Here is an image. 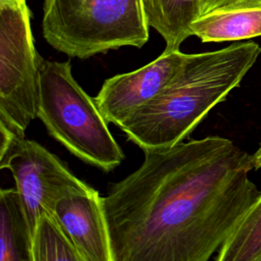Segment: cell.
I'll return each mask as SVG.
<instances>
[{
	"label": "cell",
	"mask_w": 261,
	"mask_h": 261,
	"mask_svg": "<svg viewBox=\"0 0 261 261\" xmlns=\"http://www.w3.org/2000/svg\"><path fill=\"white\" fill-rule=\"evenodd\" d=\"M188 54L165 51L150 63L104 81L94 100L108 123L118 127L159 95L175 76Z\"/></svg>",
	"instance_id": "7"
},
{
	"label": "cell",
	"mask_w": 261,
	"mask_h": 261,
	"mask_svg": "<svg viewBox=\"0 0 261 261\" xmlns=\"http://www.w3.org/2000/svg\"><path fill=\"white\" fill-rule=\"evenodd\" d=\"M244 0H202V15L216 9L224 8Z\"/></svg>",
	"instance_id": "14"
},
{
	"label": "cell",
	"mask_w": 261,
	"mask_h": 261,
	"mask_svg": "<svg viewBox=\"0 0 261 261\" xmlns=\"http://www.w3.org/2000/svg\"><path fill=\"white\" fill-rule=\"evenodd\" d=\"M261 254V195L217 251V261H256Z\"/></svg>",
	"instance_id": "12"
},
{
	"label": "cell",
	"mask_w": 261,
	"mask_h": 261,
	"mask_svg": "<svg viewBox=\"0 0 261 261\" xmlns=\"http://www.w3.org/2000/svg\"><path fill=\"white\" fill-rule=\"evenodd\" d=\"M149 27L165 41V51L179 50L193 36L192 23L202 15V0H143Z\"/></svg>",
	"instance_id": "10"
},
{
	"label": "cell",
	"mask_w": 261,
	"mask_h": 261,
	"mask_svg": "<svg viewBox=\"0 0 261 261\" xmlns=\"http://www.w3.org/2000/svg\"><path fill=\"white\" fill-rule=\"evenodd\" d=\"M143 0H44L46 42L68 57L87 59L149 40Z\"/></svg>",
	"instance_id": "4"
},
{
	"label": "cell",
	"mask_w": 261,
	"mask_h": 261,
	"mask_svg": "<svg viewBox=\"0 0 261 261\" xmlns=\"http://www.w3.org/2000/svg\"><path fill=\"white\" fill-rule=\"evenodd\" d=\"M38 118L53 139L89 165L109 172L124 159L94 97L73 77L70 60L41 57Z\"/></svg>",
	"instance_id": "3"
},
{
	"label": "cell",
	"mask_w": 261,
	"mask_h": 261,
	"mask_svg": "<svg viewBox=\"0 0 261 261\" xmlns=\"http://www.w3.org/2000/svg\"><path fill=\"white\" fill-rule=\"evenodd\" d=\"M102 198L98 191L86 185L66 191L53 205V215L83 261H113Z\"/></svg>",
	"instance_id": "8"
},
{
	"label": "cell",
	"mask_w": 261,
	"mask_h": 261,
	"mask_svg": "<svg viewBox=\"0 0 261 261\" xmlns=\"http://www.w3.org/2000/svg\"><path fill=\"white\" fill-rule=\"evenodd\" d=\"M33 236L16 188L0 190V261H33Z\"/></svg>",
	"instance_id": "11"
},
{
	"label": "cell",
	"mask_w": 261,
	"mask_h": 261,
	"mask_svg": "<svg viewBox=\"0 0 261 261\" xmlns=\"http://www.w3.org/2000/svg\"><path fill=\"white\" fill-rule=\"evenodd\" d=\"M191 29L203 43L261 37V0H244L203 14Z\"/></svg>",
	"instance_id": "9"
},
{
	"label": "cell",
	"mask_w": 261,
	"mask_h": 261,
	"mask_svg": "<svg viewBox=\"0 0 261 261\" xmlns=\"http://www.w3.org/2000/svg\"><path fill=\"white\" fill-rule=\"evenodd\" d=\"M102 198L113 261H207L261 195L252 155L208 136L144 152Z\"/></svg>",
	"instance_id": "1"
},
{
	"label": "cell",
	"mask_w": 261,
	"mask_h": 261,
	"mask_svg": "<svg viewBox=\"0 0 261 261\" xmlns=\"http://www.w3.org/2000/svg\"><path fill=\"white\" fill-rule=\"evenodd\" d=\"M0 168L10 170L25 211L32 236L42 214H53L55 201L66 191L87 184L39 143L16 139L0 153Z\"/></svg>",
	"instance_id": "6"
},
{
	"label": "cell",
	"mask_w": 261,
	"mask_h": 261,
	"mask_svg": "<svg viewBox=\"0 0 261 261\" xmlns=\"http://www.w3.org/2000/svg\"><path fill=\"white\" fill-rule=\"evenodd\" d=\"M252 160H253V166L254 169H259L261 168V142L259 144L258 149L255 151V153L252 155Z\"/></svg>",
	"instance_id": "15"
},
{
	"label": "cell",
	"mask_w": 261,
	"mask_h": 261,
	"mask_svg": "<svg viewBox=\"0 0 261 261\" xmlns=\"http://www.w3.org/2000/svg\"><path fill=\"white\" fill-rule=\"evenodd\" d=\"M256 261H261V254L259 255V257L257 258V260H256Z\"/></svg>",
	"instance_id": "16"
},
{
	"label": "cell",
	"mask_w": 261,
	"mask_h": 261,
	"mask_svg": "<svg viewBox=\"0 0 261 261\" xmlns=\"http://www.w3.org/2000/svg\"><path fill=\"white\" fill-rule=\"evenodd\" d=\"M41 57L25 0H0V123L21 138L38 117Z\"/></svg>",
	"instance_id": "5"
},
{
	"label": "cell",
	"mask_w": 261,
	"mask_h": 261,
	"mask_svg": "<svg viewBox=\"0 0 261 261\" xmlns=\"http://www.w3.org/2000/svg\"><path fill=\"white\" fill-rule=\"evenodd\" d=\"M261 53L255 42L188 54L170 83L124 121L119 128L143 152L164 150L181 143L240 86Z\"/></svg>",
	"instance_id": "2"
},
{
	"label": "cell",
	"mask_w": 261,
	"mask_h": 261,
	"mask_svg": "<svg viewBox=\"0 0 261 261\" xmlns=\"http://www.w3.org/2000/svg\"><path fill=\"white\" fill-rule=\"evenodd\" d=\"M33 261H83L72 241L53 214H42L37 220L33 242Z\"/></svg>",
	"instance_id": "13"
}]
</instances>
